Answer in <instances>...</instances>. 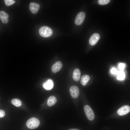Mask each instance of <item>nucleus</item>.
Listing matches in <instances>:
<instances>
[{"label":"nucleus","mask_w":130,"mask_h":130,"mask_svg":"<svg viewBox=\"0 0 130 130\" xmlns=\"http://www.w3.org/2000/svg\"><path fill=\"white\" fill-rule=\"evenodd\" d=\"M84 109L87 119L90 120L92 121L95 118V115L93 110L88 105H85Z\"/></svg>","instance_id":"obj_3"},{"label":"nucleus","mask_w":130,"mask_h":130,"mask_svg":"<svg viewBox=\"0 0 130 130\" xmlns=\"http://www.w3.org/2000/svg\"><path fill=\"white\" fill-rule=\"evenodd\" d=\"M0 19L3 23H7L8 21V19L6 18L0 17Z\"/></svg>","instance_id":"obj_19"},{"label":"nucleus","mask_w":130,"mask_h":130,"mask_svg":"<svg viewBox=\"0 0 130 130\" xmlns=\"http://www.w3.org/2000/svg\"><path fill=\"white\" fill-rule=\"evenodd\" d=\"M43 88L46 90H49L52 89L54 87V83L52 80L49 79L43 84Z\"/></svg>","instance_id":"obj_7"},{"label":"nucleus","mask_w":130,"mask_h":130,"mask_svg":"<svg viewBox=\"0 0 130 130\" xmlns=\"http://www.w3.org/2000/svg\"><path fill=\"white\" fill-rule=\"evenodd\" d=\"M40 5L39 4L34 2L31 3L29 6L30 11L33 14H35L37 13L40 8Z\"/></svg>","instance_id":"obj_9"},{"label":"nucleus","mask_w":130,"mask_h":130,"mask_svg":"<svg viewBox=\"0 0 130 130\" xmlns=\"http://www.w3.org/2000/svg\"><path fill=\"white\" fill-rule=\"evenodd\" d=\"M70 92L71 95L73 98H77L79 96V90L76 86H73L71 87L70 89Z\"/></svg>","instance_id":"obj_6"},{"label":"nucleus","mask_w":130,"mask_h":130,"mask_svg":"<svg viewBox=\"0 0 130 130\" xmlns=\"http://www.w3.org/2000/svg\"><path fill=\"white\" fill-rule=\"evenodd\" d=\"M40 123V121L38 119L33 117L27 120L26 123V125L28 128L34 129L37 128L39 126Z\"/></svg>","instance_id":"obj_1"},{"label":"nucleus","mask_w":130,"mask_h":130,"mask_svg":"<svg viewBox=\"0 0 130 130\" xmlns=\"http://www.w3.org/2000/svg\"><path fill=\"white\" fill-rule=\"evenodd\" d=\"M90 79L89 76L87 75H84L82 77L80 82L84 86H85L87 83Z\"/></svg>","instance_id":"obj_13"},{"label":"nucleus","mask_w":130,"mask_h":130,"mask_svg":"<svg viewBox=\"0 0 130 130\" xmlns=\"http://www.w3.org/2000/svg\"><path fill=\"white\" fill-rule=\"evenodd\" d=\"M100 38L99 34L98 33H95L93 34L90 37L89 42L92 46L95 45L99 40Z\"/></svg>","instance_id":"obj_8"},{"label":"nucleus","mask_w":130,"mask_h":130,"mask_svg":"<svg viewBox=\"0 0 130 130\" xmlns=\"http://www.w3.org/2000/svg\"><path fill=\"white\" fill-rule=\"evenodd\" d=\"M85 16V14L84 12H81L78 13L75 20V24L77 25H81L83 23Z\"/></svg>","instance_id":"obj_4"},{"label":"nucleus","mask_w":130,"mask_h":130,"mask_svg":"<svg viewBox=\"0 0 130 130\" xmlns=\"http://www.w3.org/2000/svg\"><path fill=\"white\" fill-rule=\"evenodd\" d=\"M69 130H79L78 129H70Z\"/></svg>","instance_id":"obj_23"},{"label":"nucleus","mask_w":130,"mask_h":130,"mask_svg":"<svg viewBox=\"0 0 130 130\" xmlns=\"http://www.w3.org/2000/svg\"><path fill=\"white\" fill-rule=\"evenodd\" d=\"M56 98L54 96H51L48 99L47 104L48 105L51 107L54 105L57 102Z\"/></svg>","instance_id":"obj_12"},{"label":"nucleus","mask_w":130,"mask_h":130,"mask_svg":"<svg viewBox=\"0 0 130 130\" xmlns=\"http://www.w3.org/2000/svg\"><path fill=\"white\" fill-rule=\"evenodd\" d=\"M125 65L122 63H120L119 65V67L121 70H123L125 67Z\"/></svg>","instance_id":"obj_21"},{"label":"nucleus","mask_w":130,"mask_h":130,"mask_svg":"<svg viewBox=\"0 0 130 130\" xmlns=\"http://www.w3.org/2000/svg\"><path fill=\"white\" fill-rule=\"evenodd\" d=\"M5 115V112L3 110H0V118L3 117Z\"/></svg>","instance_id":"obj_20"},{"label":"nucleus","mask_w":130,"mask_h":130,"mask_svg":"<svg viewBox=\"0 0 130 130\" xmlns=\"http://www.w3.org/2000/svg\"><path fill=\"white\" fill-rule=\"evenodd\" d=\"M9 16L5 12L3 11H0V17L8 18Z\"/></svg>","instance_id":"obj_18"},{"label":"nucleus","mask_w":130,"mask_h":130,"mask_svg":"<svg viewBox=\"0 0 130 130\" xmlns=\"http://www.w3.org/2000/svg\"><path fill=\"white\" fill-rule=\"evenodd\" d=\"M110 1L109 0H99L98 1V4L101 5H103L108 4Z\"/></svg>","instance_id":"obj_16"},{"label":"nucleus","mask_w":130,"mask_h":130,"mask_svg":"<svg viewBox=\"0 0 130 130\" xmlns=\"http://www.w3.org/2000/svg\"><path fill=\"white\" fill-rule=\"evenodd\" d=\"M81 72L78 68L75 69L73 72L72 77L73 79L75 81H79L81 77Z\"/></svg>","instance_id":"obj_11"},{"label":"nucleus","mask_w":130,"mask_h":130,"mask_svg":"<svg viewBox=\"0 0 130 130\" xmlns=\"http://www.w3.org/2000/svg\"><path fill=\"white\" fill-rule=\"evenodd\" d=\"M12 104L17 107H20L21 105L22 102L19 99L15 98L13 99L11 101Z\"/></svg>","instance_id":"obj_14"},{"label":"nucleus","mask_w":130,"mask_h":130,"mask_svg":"<svg viewBox=\"0 0 130 130\" xmlns=\"http://www.w3.org/2000/svg\"><path fill=\"white\" fill-rule=\"evenodd\" d=\"M111 73L113 74H116L117 73V70L114 68H113L111 69Z\"/></svg>","instance_id":"obj_22"},{"label":"nucleus","mask_w":130,"mask_h":130,"mask_svg":"<svg viewBox=\"0 0 130 130\" xmlns=\"http://www.w3.org/2000/svg\"><path fill=\"white\" fill-rule=\"evenodd\" d=\"M125 77V75L124 72L123 71L120 72L118 73L117 77V79L119 80L124 79Z\"/></svg>","instance_id":"obj_15"},{"label":"nucleus","mask_w":130,"mask_h":130,"mask_svg":"<svg viewBox=\"0 0 130 130\" xmlns=\"http://www.w3.org/2000/svg\"><path fill=\"white\" fill-rule=\"evenodd\" d=\"M130 111V106L128 105H125L119 109L117 110V113L119 115L122 116L127 114Z\"/></svg>","instance_id":"obj_5"},{"label":"nucleus","mask_w":130,"mask_h":130,"mask_svg":"<svg viewBox=\"0 0 130 130\" xmlns=\"http://www.w3.org/2000/svg\"><path fill=\"white\" fill-rule=\"evenodd\" d=\"M4 1L6 5L7 6L11 5L15 2V1L12 0H5Z\"/></svg>","instance_id":"obj_17"},{"label":"nucleus","mask_w":130,"mask_h":130,"mask_svg":"<svg viewBox=\"0 0 130 130\" xmlns=\"http://www.w3.org/2000/svg\"><path fill=\"white\" fill-rule=\"evenodd\" d=\"M62 66V64L61 61H59L56 62L52 67V72L54 73H56L60 71L61 69Z\"/></svg>","instance_id":"obj_10"},{"label":"nucleus","mask_w":130,"mask_h":130,"mask_svg":"<svg viewBox=\"0 0 130 130\" xmlns=\"http://www.w3.org/2000/svg\"><path fill=\"white\" fill-rule=\"evenodd\" d=\"M39 32L40 35L44 37H47L51 36L53 33L52 29L47 26L41 27L39 30Z\"/></svg>","instance_id":"obj_2"}]
</instances>
